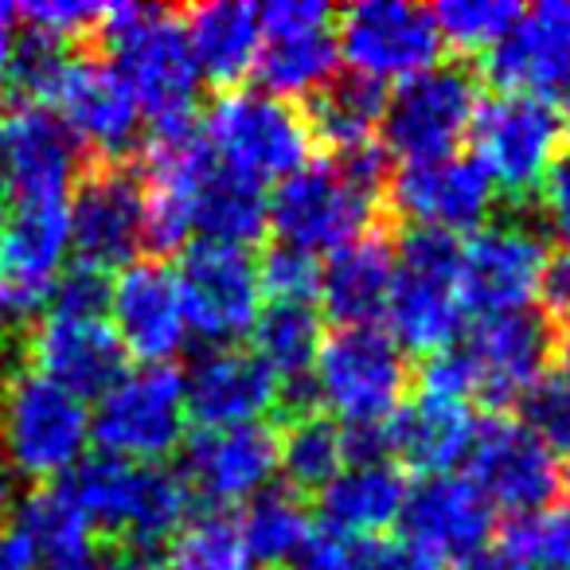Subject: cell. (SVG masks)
Instances as JSON below:
<instances>
[{
	"mask_svg": "<svg viewBox=\"0 0 570 570\" xmlns=\"http://www.w3.org/2000/svg\"><path fill=\"white\" fill-rule=\"evenodd\" d=\"M4 134V188L9 199H71L82 173V149L48 106L12 110Z\"/></svg>",
	"mask_w": 570,
	"mask_h": 570,
	"instance_id": "obj_27",
	"label": "cell"
},
{
	"mask_svg": "<svg viewBox=\"0 0 570 570\" xmlns=\"http://www.w3.org/2000/svg\"><path fill=\"white\" fill-rule=\"evenodd\" d=\"M90 414L82 399L43 380L32 367H12L0 380V450L17 473L51 481L82 461Z\"/></svg>",
	"mask_w": 570,
	"mask_h": 570,
	"instance_id": "obj_5",
	"label": "cell"
},
{
	"mask_svg": "<svg viewBox=\"0 0 570 570\" xmlns=\"http://www.w3.org/2000/svg\"><path fill=\"white\" fill-rule=\"evenodd\" d=\"M469 137L489 180L508 196H523L539 188V176L567 137V114L528 95H492L476 102Z\"/></svg>",
	"mask_w": 570,
	"mask_h": 570,
	"instance_id": "obj_12",
	"label": "cell"
},
{
	"mask_svg": "<svg viewBox=\"0 0 570 570\" xmlns=\"http://www.w3.org/2000/svg\"><path fill=\"white\" fill-rule=\"evenodd\" d=\"M199 129L230 168L254 176L258 184L285 180L313 160V134L305 114L266 90H223L207 106Z\"/></svg>",
	"mask_w": 570,
	"mask_h": 570,
	"instance_id": "obj_6",
	"label": "cell"
},
{
	"mask_svg": "<svg viewBox=\"0 0 570 570\" xmlns=\"http://www.w3.org/2000/svg\"><path fill=\"white\" fill-rule=\"evenodd\" d=\"M469 481L492 500V508H508L512 515H531L554 508L562 492V473L554 465V453L520 422H508L500 414L481 419L476 442L469 453Z\"/></svg>",
	"mask_w": 570,
	"mask_h": 570,
	"instance_id": "obj_17",
	"label": "cell"
},
{
	"mask_svg": "<svg viewBox=\"0 0 570 570\" xmlns=\"http://www.w3.org/2000/svg\"><path fill=\"white\" fill-rule=\"evenodd\" d=\"M383 317L391 321L395 341L422 356L458 344L461 321H465L458 238L430 227H406L399 235Z\"/></svg>",
	"mask_w": 570,
	"mask_h": 570,
	"instance_id": "obj_4",
	"label": "cell"
},
{
	"mask_svg": "<svg viewBox=\"0 0 570 570\" xmlns=\"http://www.w3.org/2000/svg\"><path fill=\"white\" fill-rule=\"evenodd\" d=\"M344 465H348V453H344L341 422L317 411L289 414L285 434H277V469H285L297 489L321 492Z\"/></svg>",
	"mask_w": 570,
	"mask_h": 570,
	"instance_id": "obj_36",
	"label": "cell"
},
{
	"mask_svg": "<svg viewBox=\"0 0 570 570\" xmlns=\"http://www.w3.org/2000/svg\"><path fill=\"white\" fill-rule=\"evenodd\" d=\"M336 51L360 79L403 82L438 63L442 36L422 4L360 0L352 9L336 12Z\"/></svg>",
	"mask_w": 570,
	"mask_h": 570,
	"instance_id": "obj_15",
	"label": "cell"
},
{
	"mask_svg": "<svg viewBox=\"0 0 570 570\" xmlns=\"http://www.w3.org/2000/svg\"><path fill=\"white\" fill-rule=\"evenodd\" d=\"M406 356L380 328H336L313 364V395L341 426H387L403 406Z\"/></svg>",
	"mask_w": 570,
	"mask_h": 570,
	"instance_id": "obj_7",
	"label": "cell"
},
{
	"mask_svg": "<svg viewBox=\"0 0 570 570\" xmlns=\"http://www.w3.org/2000/svg\"><path fill=\"white\" fill-rule=\"evenodd\" d=\"M453 570H531V567L523 559H515L512 551H504V547H484V551L453 562Z\"/></svg>",
	"mask_w": 570,
	"mask_h": 570,
	"instance_id": "obj_49",
	"label": "cell"
},
{
	"mask_svg": "<svg viewBox=\"0 0 570 570\" xmlns=\"http://www.w3.org/2000/svg\"><path fill=\"white\" fill-rule=\"evenodd\" d=\"M406 492L411 484H406L403 469H395L391 461L344 465L321 489V520L328 523V535L380 539L383 531L403 520Z\"/></svg>",
	"mask_w": 570,
	"mask_h": 570,
	"instance_id": "obj_30",
	"label": "cell"
},
{
	"mask_svg": "<svg viewBox=\"0 0 570 570\" xmlns=\"http://www.w3.org/2000/svg\"><path fill=\"white\" fill-rule=\"evenodd\" d=\"M476 426H481V419L469 411V403L419 391V399L403 403L395 419L387 422V453H399L403 465L422 469L426 476L450 473L461 461H469Z\"/></svg>",
	"mask_w": 570,
	"mask_h": 570,
	"instance_id": "obj_28",
	"label": "cell"
},
{
	"mask_svg": "<svg viewBox=\"0 0 570 570\" xmlns=\"http://www.w3.org/2000/svg\"><path fill=\"white\" fill-rule=\"evenodd\" d=\"M95 570H165V567L153 562L145 551H126V554H110V559H102Z\"/></svg>",
	"mask_w": 570,
	"mask_h": 570,
	"instance_id": "obj_50",
	"label": "cell"
},
{
	"mask_svg": "<svg viewBox=\"0 0 570 570\" xmlns=\"http://www.w3.org/2000/svg\"><path fill=\"white\" fill-rule=\"evenodd\" d=\"M387 196V157L375 145L356 153H333L285 176L269 196V223L277 243L309 254H333L367 235Z\"/></svg>",
	"mask_w": 570,
	"mask_h": 570,
	"instance_id": "obj_1",
	"label": "cell"
},
{
	"mask_svg": "<svg viewBox=\"0 0 570 570\" xmlns=\"http://www.w3.org/2000/svg\"><path fill=\"white\" fill-rule=\"evenodd\" d=\"M32 372L59 383L75 399H102L126 375L129 352L106 317H71L51 309L28 336Z\"/></svg>",
	"mask_w": 570,
	"mask_h": 570,
	"instance_id": "obj_22",
	"label": "cell"
},
{
	"mask_svg": "<svg viewBox=\"0 0 570 570\" xmlns=\"http://www.w3.org/2000/svg\"><path fill=\"white\" fill-rule=\"evenodd\" d=\"M110 317L121 348L145 364H165L188 341V321L176 294V277L165 262H134L110 289Z\"/></svg>",
	"mask_w": 570,
	"mask_h": 570,
	"instance_id": "obj_25",
	"label": "cell"
},
{
	"mask_svg": "<svg viewBox=\"0 0 570 570\" xmlns=\"http://www.w3.org/2000/svg\"><path fill=\"white\" fill-rule=\"evenodd\" d=\"M500 547L531 570H570V508L554 504L531 515H512Z\"/></svg>",
	"mask_w": 570,
	"mask_h": 570,
	"instance_id": "obj_41",
	"label": "cell"
},
{
	"mask_svg": "<svg viewBox=\"0 0 570 570\" xmlns=\"http://www.w3.org/2000/svg\"><path fill=\"white\" fill-rule=\"evenodd\" d=\"M523 422L551 453H570V372H551L520 399Z\"/></svg>",
	"mask_w": 570,
	"mask_h": 570,
	"instance_id": "obj_43",
	"label": "cell"
},
{
	"mask_svg": "<svg viewBox=\"0 0 570 570\" xmlns=\"http://www.w3.org/2000/svg\"><path fill=\"white\" fill-rule=\"evenodd\" d=\"M0 184H4V134H0Z\"/></svg>",
	"mask_w": 570,
	"mask_h": 570,
	"instance_id": "obj_51",
	"label": "cell"
},
{
	"mask_svg": "<svg viewBox=\"0 0 570 570\" xmlns=\"http://www.w3.org/2000/svg\"><path fill=\"white\" fill-rule=\"evenodd\" d=\"M387 90L383 82L360 79V75H333L309 102V134L313 141H325L333 153H356L367 149L383 121Z\"/></svg>",
	"mask_w": 570,
	"mask_h": 570,
	"instance_id": "obj_34",
	"label": "cell"
},
{
	"mask_svg": "<svg viewBox=\"0 0 570 570\" xmlns=\"http://www.w3.org/2000/svg\"><path fill=\"white\" fill-rule=\"evenodd\" d=\"M173 277L188 333H199L215 344H230L243 333H250L258 321V262L250 258L246 246L188 243Z\"/></svg>",
	"mask_w": 570,
	"mask_h": 570,
	"instance_id": "obj_13",
	"label": "cell"
},
{
	"mask_svg": "<svg viewBox=\"0 0 570 570\" xmlns=\"http://www.w3.org/2000/svg\"><path fill=\"white\" fill-rule=\"evenodd\" d=\"M567 489H570V473H567Z\"/></svg>",
	"mask_w": 570,
	"mask_h": 570,
	"instance_id": "obj_53",
	"label": "cell"
},
{
	"mask_svg": "<svg viewBox=\"0 0 570 570\" xmlns=\"http://www.w3.org/2000/svg\"><path fill=\"white\" fill-rule=\"evenodd\" d=\"M106 9L110 4H71V0H43V4H24L17 9V17L28 20V28L36 32H48L56 40L71 43L82 40V36H98L106 20Z\"/></svg>",
	"mask_w": 570,
	"mask_h": 570,
	"instance_id": "obj_45",
	"label": "cell"
},
{
	"mask_svg": "<svg viewBox=\"0 0 570 570\" xmlns=\"http://www.w3.org/2000/svg\"><path fill=\"white\" fill-rule=\"evenodd\" d=\"M476 75L465 63H434L403 79L383 106V145L403 165L458 153L476 114Z\"/></svg>",
	"mask_w": 570,
	"mask_h": 570,
	"instance_id": "obj_9",
	"label": "cell"
},
{
	"mask_svg": "<svg viewBox=\"0 0 570 570\" xmlns=\"http://www.w3.org/2000/svg\"><path fill=\"white\" fill-rule=\"evenodd\" d=\"M461 348H465L469 364H473L476 399L500 411L508 403H520L547 375L554 336L539 313L508 309L476 321Z\"/></svg>",
	"mask_w": 570,
	"mask_h": 570,
	"instance_id": "obj_21",
	"label": "cell"
},
{
	"mask_svg": "<svg viewBox=\"0 0 570 570\" xmlns=\"http://www.w3.org/2000/svg\"><path fill=\"white\" fill-rule=\"evenodd\" d=\"M254 356L269 367L277 383L289 387V411L302 414L305 403V380H313V364L325 344L321 313L313 305H289L269 302L254 321Z\"/></svg>",
	"mask_w": 570,
	"mask_h": 570,
	"instance_id": "obj_32",
	"label": "cell"
},
{
	"mask_svg": "<svg viewBox=\"0 0 570 570\" xmlns=\"http://www.w3.org/2000/svg\"><path fill=\"white\" fill-rule=\"evenodd\" d=\"M51 102L59 106L56 118L67 134L79 141V149L95 153V160H126V153L141 141L145 114L114 63L71 56Z\"/></svg>",
	"mask_w": 570,
	"mask_h": 570,
	"instance_id": "obj_19",
	"label": "cell"
},
{
	"mask_svg": "<svg viewBox=\"0 0 570 570\" xmlns=\"http://www.w3.org/2000/svg\"><path fill=\"white\" fill-rule=\"evenodd\" d=\"M399 523L406 531V543L419 547L434 562H461L484 551L492 523H497V508L469 476L438 473L406 492V508Z\"/></svg>",
	"mask_w": 570,
	"mask_h": 570,
	"instance_id": "obj_23",
	"label": "cell"
},
{
	"mask_svg": "<svg viewBox=\"0 0 570 570\" xmlns=\"http://www.w3.org/2000/svg\"><path fill=\"white\" fill-rule=\"evenodd\" d=\"M165 570H258V562L246 551L238 520L227 512H207L173 535Z\"/></svg>",
	"mask_w": 570,
	"mask_h": 570,
	"instance_id": "obj_38",
	"label": "cell"
},
{
	"mask_svg": "<svg viewBox=\"0 0 570 570\" xmlns=\"http://www.w3.org/2000/svg\"><path fill=\"white\" fill-rule=\"evenodd\" d=\"M98 36L106 40L114 71L134 90L153 129L191 118V102H196L204 75L191 56L188 28L176 12L145 9V4H110Z\"/></svg>",
	"mask_w": 570,
	"mask_h": 570,
	"instance_id": "obj_2",
	"label": "cell"
},
{
	"mask_svg": "<svg viewBox=\"0 0 570 570\" xmlns=\"http://www.w3.org/2000/svg\"><path fill=\"white\" fill-rule=\"evenodd\" d=\"M539 212L547 227L562 238V246H570V134L562 137L547 173L539 176Z\"/></svg>",
	"mask_w": 570,
	"mask_h": 570,
	"instance_id": "obj_46",
	"label": "cell"
},
{
	"mask_svg": "<svg viewBox=\"0 0 570 570\" xmlns=\"http://www.w3.org/2000/svg\"><path fill=\"white\" fill-rule=\"evenodd\" d=\"M0 570H40L20 528H0Z\"/></svg>",
	"mask_w": 570,
	"mask_h": 570,
	"instance_id": "obj_48",
	"label": "cell"
},
{
	"mask_svg": "<svg viewBox=\"0 0 570 570\" xmlns=\"http://www.w3.org/2000/svg\"><path fill=\"white\" fill-rule=\"evenodd\" d=\"M262 48L254 59L262 90L282 102L317 95L336 75V12L325 0H274L258 9Z\"/></svg>",
	"mask_w": 570,
	"mask_h": 570,
	"instance_id": "obj_14",
	"label": "cell"
},
{
	"mask_svg": "<svg viewBox=\"0 0 570 570\" xmlns=\"http://www.w3.org/2000/svg\"><path fill=\"white\" fill-rule=\"evenodd\" d=\"M188 43L196 67L212 82H238L246 71H254V59L262 48V24L258 4L246 0H215V4H196L184 17Z\"/></svg>",
	"mask_w": 570,
	"mask_h": 570,
	"instance_id": "obj_31",
	"label": "cell"
},
{
	"mask_svg": "<svg viewBox=\"0 0 570 570\" xmlns=\"http://www.w3.org/2000/svg\"><path fill=\"white\" fill-rule=\"evenodd\" d=\"M71 56L75 51L67 48L63 40L28 28L20 40H12L0 95L12 98V110H20V106L51 102L56 90H59V79H63V71H67V63H71Z\"/></svg>",
	"mask_w": 570,
	"mask_h": 570,
	"instance_id": "obj_37",
	"label": "cell"
},
{
	"mask_svg": "<svg viewBox=\"0 0 570 570\" xmlns=\"http://www.w3.org/2000/svg\"><path fill=\"white\" fill-rule=\"evenodd\" d=\"M391 274H395V246L383 235H364L328 254L321 266L317 297L341 328H375V321L387 313Z\"/></svg>",
	"mask_w": 570,
	"mask_h": 570,
	"instance_id": "obj_29",
	"label": "cell"
},
{
	"mask_svg": "<svg viewBox=\"0 0 570 570\" xmlns=\"http://www.w3.org/2000/svg\"><path fill=\"white\" fill-rule=\"evenodd\" d=\"M79 262L106 269L134 266L149 250V188L126 160H90L67 199Z\"/></svg>",
	"mask_w": 570,
	"mask_h": 570,
	"instance_id": "obj_8",
	"label": "cell"
},
{
	"mask_svg": "<svg viewBox=\"0 0 570 570\" xmlns=\"http://www.w3.org/2000/svg\"><path fill=\"white\" fill-rule=\"evenodd\" d=\"M543 238L523 219H489L461 246V302L481 317L528 309L543 269Z\"/></svg>",
	"mask_w": 570,
	"mask_h": 570,
	"instance_id": "obj_18",
	"label": "cell"
},
{
	"mask_svg": "<svg viewBox=\"0 0 570 570\" xmlns=\"http://www.w3.org/2000/svg\"><path fill=\"white\" fill-rule=\"evenodd\" d=\"M520 4L512 0H442L430 9L438 24V36L450 40L453 48L465 51H492L512 24L520 20Z\"/></svg>",
	"mask_w": 570,
	"mask_h": 570,
	"instance_id": "obj_40",
	"label": "cell"
},
{
	"mask_svg": "<svg viewBox=\"0 0 570 570\" xmlns=\"http://www.w3.org/2000/svg\"><path fill=\"white\" fill-rule=\"evenodd\" d=\"M184 375L168 364H145L141 372L121 375L90 419V434L106 458L157 465L184 438Z\"/></svg>",
	"mask_w": 570,
	"mask_h": 570,
	"instance_id": "obj_11",
	"label": "cell"
},
{
	"mask_svg": "<svg viewBox=\"0 0 570 570\" xmlns=\"http://www.w3.org/2000/svg\"><path fill=\"white\" fill-rule=\"evenodd\" d=\"M71 219L67 199H9L0 215V325H24L56 294Z\"/></svg>",
	"mask_w": 570,
	"mask_h": 570,
	"instance_id": "obj_10",
	"label": "cell"
},
{
	"mask_svg": "<svg viewBox=\"0 0 570 570\" xmlns=\"http://www.w3.org/2000/svg\"><path fill=\"white\" fill-rule=\"evenodd\" d=\"M0 500H4V481H0Z\"/></svg>",
	"mask_w": 570,
	"mask_h": 570,
	"instance_id": "obj_52",
	"label": "cell"
},
{
	"mask_svg": "<svg viewBox=\"0 0 570 570\" xmlns=\"http://www.w3.org/2000/svg\"><path fill=\"white\" fill-rule=\"evenodd\" d=\"M277 399H282V383L254 352H243L235 344L204 352L184 375V406L188 414H196L204 430L262 422V414L274 411Z\"/></svg>",
	"mask_w": 570,
	"mask_h": 570,
	"instance_id": "obj_26",
	"label": "cell"
},
{
	"mask_svg": "<svg viewBox=\"0 0 570 570\" xmlns=\"http://www.w3.org/2000/svg\"><path fill=\"white\" fill-rule=\"evenodd\" d=\"M387 199L411 227L458 235V230H476L489 223L497 184L473 157L450 153L438 160L403 165L387 180Z\"/></svg>",
	"mask_w": 570,
	"mask_h": 570,
	"instance_id": "obj_20",
	"label": "cell"
},
{
	"mask_svg": "<svg viewBox=\"0 0 570 570\" xmlns=\"http://www.w3.org/2000/svg\"><path fill=\"white\" fill-rule=\"evenodd\" d=\"M277 473V434L266 422L199 430L184 453V481L212 504H250Z\"/></svg>",
	"mask_w": 570,
	"mask_h": 570,
	"instance_id": "obj_24",
	"label": "cell"
},
{
	"mask_svg": "<svg viewBox=\"0 0 570 570\" xmlns=\"http://www.w3.org/2000/svg\"><path fill=\"white\" fill-rule=\"evenodd\" d=\"M63 489L90 528L110 539H126L134 551L176 535L191 512V489L180 473L106 453L79 461Z\"/></svg>",
	"mask_w": 570,
	"mask_h": 570,
	"instance_id": "obj_3",
	"label": "cell"
},
{
	"mask_svg": "<svg viewBox=\"0 0 570 570\" xmlns=\"http://www.w3.org/2000/svg\"><path fill=\"white\" fill-rule=\"evenodd\" d=\"M243 543L250 551L254 562L266 567H289L302 562V554L309 551V543L317 539L313 531V515L305 508V500L294 489H266L246 504L243 520Z\"/></svg>",
	"mask_w": 570,
	"mask_h": 570,
	"instance_id": "obj_35",
	"label": "cell"
},
{
	"mask_svg": "<svg viewBox=\"0 0 570 570\" xmlns=\"http://www.w3.org/2000/svg\"><path fill=\"white\" fill-rule=\"evenodd\" d=\"M535 294L543 302L547 317L562 321L570 328V246H559V250L543 258Z\"/></svg>",
	"mask_w": 570,
	"mask_h": 570,
	"instance_id": "obj_47",
	"label": "cell"
},
{
	"mask_svg": "<svg viewBox=\"0 0 570 570\" xmlns=\"http://www.w3.org/2000/svg\"><path fill=\"white\" fill-rule=\"evenodd\" d=\"M110 289H114V282L106 269L90 266V262H75V266H67L63 274H59L51 302H56V313L102 317V313L110 309Z\"/></svg>",
	"mask_w": 570,
	"mask_h": 570,
	"instance_id": "obj_44",
	"label": "cell"
},
{
	"mask_svg": "<svg viewBox=\"0 0 570 570\" xmlns=\"http://www.w3.org/2000/svg\"><path fill=\"white\" fill-rule=\"evenodd\" d=\"M302 570H438V562L406 539L317 535L302 554Z\"/></svg>",
	"mask_w": 570,
	"mask_h": 570,
	"instance_id": "obj_39",
	"label": "cell"
},
{
	"mask_svg": "<svg viewBox=\"0 0 570 570\" xmlns=\"http://www.w3.org/2000/svg\"><path fill=\"white\" fill-rule=\"evenodd\" d=\"M258 285L262 294H269L274 302L289 305H313L321 289V262L317 254L297 250L289 243H274L258 262Z\"/></svg>",
	"mask_w": 570,
	"mask_h": 570,
	"instance_id": "obj_42",
	"label": "cell"
},
{
	"mask_svg": "<svg viewBox=\"0 0 570 570\" xmlns=\"http://www.w3.org/2000/svg\"><path fill=\"white\" fill-rule=\"evenodd\" d=\"M20 535L28 539L40 570H95V528L87 515L75 508L63 484L56 489H36L20 508Z\"/></svg>",
	"mask_w": 570,
	"mask_h": 570,
	"instance_id": "obj_33",
	"label": "cell"
},
{
	"mask_svg": "<svg viewBox=\"0 0 570 570\" xmlns=\"http://www.w3.org/2000/svg\"><path fill=\"white\" fill-rule=\"evenodd\" d=\"M484 71L500 95H528L570 110V0L523 9L512 32L489 51Z\"/></svg>",
	"mask_w": 570,
	"mask_h": 570,
	"instance_id": "obj_16",
	"label": "cell"
}]
</instances>
